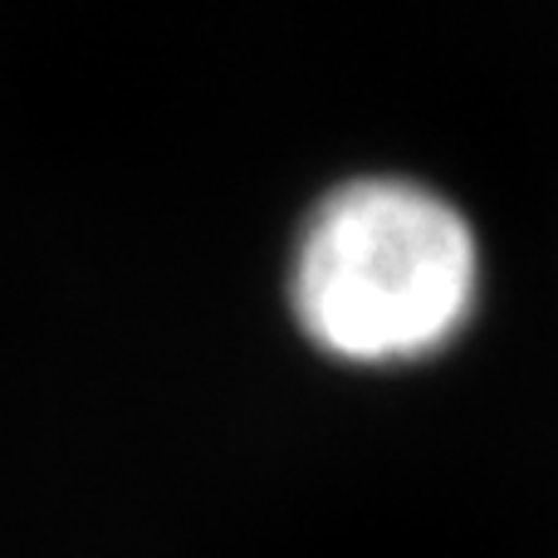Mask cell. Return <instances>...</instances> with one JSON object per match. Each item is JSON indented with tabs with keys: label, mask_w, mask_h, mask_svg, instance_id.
Instances as JSON below:
<instances>
[{
	"label": "cell",
	"mask_w": 558,
	"mask_h": 558,
	"mask_svg": "<svg viewBox=\"0 0 558 558\" xmlns=\"http://www.w3.org/2000/svg\"><path fill=\"white\" fill-rule=\"evenodd\" d=\"M284 304L324 363L412 373L446 357L481 318V231L422 177H343L289 241Z\"/></svg>",
	"instance_id": "6da1fadb"
}]
</instances>
